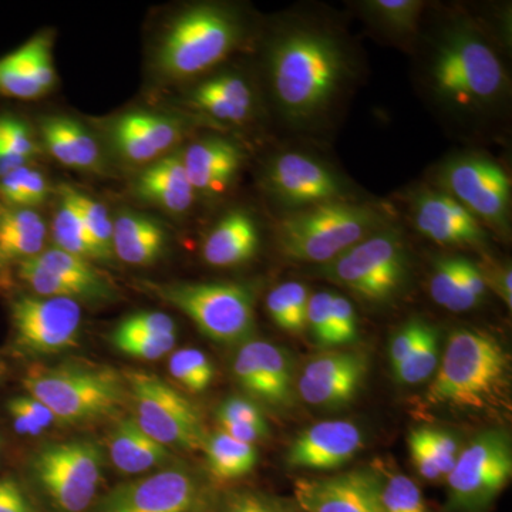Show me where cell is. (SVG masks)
Returning <instances> with one entry per match:
<instances>
[{"mask_svg": "<svg viewBox=\"0 0 512 512\" xmlns=\"http://www.w3.org/2000/svg\"><path fill=\"white\" fill-rule=\"evenodd\" d=\"M424 393V406L451 412L510 416L511 356L493 333L457 329Z\"/></svg>", "mask_w": 512, "mask_h": 512, "instance_id": "cell-1", "label": "cell"}, {"mask_svg": "<svg viewBox=\"0 0 512 512\" xmlns=\"http://www.w3.org/2000/svg\"><path fill=\"white\" fill-rule=\"evenodd\" d=\"M272 92L291 121H306L328 109L346 76L339 43L316 30H292L269 53Z\"/></svg>", "mask_w": 512, "mask_h": 512, "instance_id": "cell-2", "label": "cell"}, {"mask_svg": "<svg viewBox=\"0 0 512 512\" xmlns=\"http://www.w3.org/2000/svg\"><path fill=\"white\" fill-rule=\"evenodd\" d=\"M22 386L29 396L45 404L59 424L106 419L128 400L124 375L113 367L90 363L30 367Z\"/></svg>", "mask_w": 512, "mask_h": 512, "instance_id": "cell-3", "label": "cell"}, {"mask_svg": "<svg viewBox=\"0 0 512 512\" xmlns=\"http://www.w3.org/2000/svg\"><path fill=\"white\" fill-rule=\"evenodd\" d=\"M383 221L382 212L370 205L329 202L288 215L276 237L286 258L322 266L382 229Z\"/></svg>", "mask_w": 512, "mask_h": 512, "instance_id": "cell-4", "label": "cell"}, {"mask_svg": "<svg viewBox=\"0 0 512 512\" xmlns=\"http://www.w3.org/2000/svg\"><path fill=\"white\" fill-rule=\"evenodd\" d=\"M431 86L458 109L493 104L507 89V73L493 47L476 30L457 26L441 39L431 64Z\"/></svg>", "mask_w": 512, "mask_h": 512, "instance_id": "cell-5", "label": "cell"}, {"mask_svg": "<svg viewBox=\"0 0 512 512\" xmlns=\"http://www.w3.org/2000/svg\"><path fill=\"white\" fill-rule=\"evenodd\" d=\"M234 13L215 5L185 10L164 33L156 52L158 76L171 82L208 72L227 59L241 40Z\"/></svg>", "mask_w": 512, "mask_h": 512, "instance_id": "cell-6", "label": "cell"}, {"mask_svg": "<svg viewBox=\"0 0 512 512\" xmlns=\"http://www.w3.org/2000/svg\"><path fill=\"white\" fill-rule=\"evenodd\" d=\"M144 289L187 315L212 342L241 346L251 340L255 309L254 295L248 286L222 282H146Z\"/></svg>", "mask_w": 512, "mask_h": 512, "instance_id": "cell-7", "label": "cell"}, {"mask_svg": "<svg viewBox=\"0 0 512 512\" xmlns=\"http://www.w3.org/2000/svg\"><path fill=\"white\" fill-rule=\"evenodd\" d=\"M103 450L87 440L46 444L30 461V473L52 512H89L100 497Z\"/></svg>", "mask_w": 512, "mask_h": 512, "instance_id": "cell-8", "label": "cell"}, {"mask_svg": "<svg viewBox=\"0 0 512 512\" xmlns=\"http://www.w3.org/2000/svg\"><path fill=\"white\" fill-rule=\"evenodd\" d=\"M220 495L194 468L171 464L116 485L89 512H214Z\"/></svg>", "mask_w": 512, "mask_h": 512, "instance_id": "cell-9", "label": "cell"}, {"mask_svg": "<svg viewBox=\"0 0 512 512\" xmlns=\"http://www.w3.org/2000/svg\"><path fill=\"white\" fill-rule=\"evenodd\" d=\"M128 400L133 419L158 443L181 450H202L208 433L198 407L188 397L146 370H127Z\"/></svg>", "mask_w": 512, "mask_h": 512, "instance_id": "cell-10", "label": "cell"}, {"mask_svg": "<svg viewBox=\"0 0 512 512\" xmlns=\"http://www.w3.org/2000/svg\"><path fill=\"white\" fill-rule=\"evenodd\" d=\"M407 251L396 229H379L357 242L329 264L320 266L325 278L369 302L390 301L407 276Z\"/></svg>", "mask_w": 512, "mask_h": 512, "instance_id": "cell-11", "label": "cell"}, {"mask_svg": "<svg viewBox=\"0 0 512 512\" xmlns=\"http://www.w3.org/2000/svg\"><path fill=\"white\" fill-rule=\"evenodd\" d=\"M512 476V444L504 429L481 431L458 454L446 477L447 512H484Z\"/></svg>", "mask_w": 512, "mask_h": 512, "instance_id": "cell-12", "label": "cell"}, {"mask_svg": "<svg viewBox=\"0 0 512 512\" xmlns=\"http://www.w3.org/2000/svg\"><path fill=\"white\" fill-rule=\"evenodd\" d=\"M10 319L22 355H59L79 345L83 312L74 299L22 295L10 303Z\"/></svg>", "mask_w": 512, "mask_h": 512, "instance_id": "cell-13", "label": "cell"}, {"mask_svg": "<svg viewBox=\"0 0 512 512\" xmlns=\"http://www.w3.org/2000/svg\"><path fill=\"white\" fill-rule=\"evenodd\" d=\"M440 181L443 191L478 221L507 228L511 181L500 165L480 156L454 158L441 171Z\"/></svg>", "mask_w": 512, "mask_h": 512, "instance_id": "cell-14", "label": "cell"}, {"mask_svg": "<svg viewBox=\"0 0 512 512\" xmlns=\"http://www.w3.org/2000/svg\"><path fill=\"white\" fill-rule=\"evenodd\" d=\"M232 373L252 399L291 409L296 403V376L292 356L282 346L265 340H248L239 346Z\"/></svg>", "mask_w": 512, "mask_h": 512, "instance_id": "cell-15", "label": "cell"}, {"mask_svg": "<svg viewBox=\"0 0 512 512\" xmlns=\"http://www.w3.org/2000/svg\"><path fill=\"white\" fill-rule=\"evenodd\" d=\"M184 119L151 111H128L111 121V146L131 164H151L168 154L187 136Z\"/></svg>", "mask_w": 512, "mask_h": 512, "instance_id": "cell-16", "label": "cell"}, {"mask_svg": "<svg viewBox=\"0 0 512 512\" xmlns=\"http://www.w3.org/2000/svg\"><path fill=\"white\" fill-rule=\"evenodd\" d=\"M293 495L303 512H380L379 477L373 467L298 478Z\"/></svg>", "mask_w": 512, "mask_h": 512, "instance_id": "cell-17", "label": "cell"}, {"mask_svg": "<svg viewBox=\"0 0 512 512\" xmlns=\"http://www.w3.org/2000/svg\"><path fill=\"white\" fill-rule=\"evenodd\" d=\"M268 188L282 204L311 208L343 201V187L332 170L302 153H285L269 165Z\"/></svg>", "mask_w": 512, "mask_h": 512, "instance_id": "cell-18", "label": "cell"}, {"mask_svg": "<svg viewBox=\"0 0 512 512\" xmlns=\"http://www.w3.org/2000/svg\"><path fill=\"white\" fill-rule=\"evenodd\" d=\"M363 444L362 430L352 421H320L295 437L286 451V463L305 470H338L355 458Z\"/></svg>", "mask_w": 512, "mask_h": 512, "instance_id": "cell-19", "label": "cell"}, {"mask_svg": "<svg viewBox=\"0 0 512 512\" xmlns=\"http://www.w3.org/2000/svg\"><path fill=\"white\" fill-rule=\"evenodd\" d=\"M413 221L421 235L446 247H478L487 241L481 222L444 191L417 195Z\"/></svg>", "mask_w": 512, "mask_h": 512, "instance_id": "cell-20", "label": "cell"}, {"mask_svg": "<svg viewBox=\"0 0 512 512\" xmlns=\"http://www.w3.org/2000/svg\"><path fill=\"white\" fill-rule=\"evenodd\" d=\"M52 37L40 33L15 52L0 57V96L39 100L55 89Z\"/></svg>", "mask_w": 512, "mask_h": 512, "instance_id": "cell-21", "label": "cell"}, {"mask_svg": "<svg viewBox=\"0 0 512 512\" xmlns=\"http://www.w3.org/2000/svg\"><path fill=\"white\" fill-rule=\"evenodd\" d=\"M183 161L195 192L222 194L242 165L241 148L225 138L208 137L185 148Z\"/></svg>", "mask_w": 512, "mask_h": 512, "instance_id": "cell-22", "label": "cell"}, {"mask_svg": "<svg viewBox=\"0 0 512 512\" xmlns=\"http://www.w3.org/2000/svg\"><path fill=\"white\" fill-rule=\"evenodd\" d=\"M133 190L141 201L175 215L190 210L197 194L177 151L148 164L137 175Z\"/></svg>", "mask_w": 512, "mask_h": 512, "instance_id": "cell-23", "label": "cell"}, {"mask_svg": "<svg viewBox=\"0 0 512 512\" xmlns=\"http://www.w3.org/2000/svg\"><path fill=\"white\" fill-rule=\"evenodd\" d=\"M188 103L221 123L242 124L254 113L251 86L234 73L204 80L188 94Z\"/></svg>", "mask_w": 512, "mask_h": 512, "instance_id": "cell-24", "label": "cell"}, {"mask_svg": "<svg viewBox=\"0 0 512 512\" xmlns=\"http://www.w3.org/2000/svg\"><path fill=\"white\" fill-rule=\"evenodd\" d=\"M259 249V231L248 212L237 210L222 217L202 245L208 265L231 268L251 261Z\"/></svg>", "mask_w": 512, "mask_h": 512, "instance_id": "cell-25", "label": "cell"}, {"mask_svg": "<svg viewBox=\"0 0 512 512\" xmlns=\"http://www.w3.org/2000/svg\"><path fill=\"white\" fill-rule=\"evenodd\" d=\"M40 131L50 154L64 167L84 173L103 170L99 144L79 121L64 116L45 117Z\"/></svg>", "mask_w": 512, "mask_h": 512, "instance_id": "cell-26", "label": "cell"}, {"mask_svg": "<svg viewBox=\"0 0 512 512\" xmlns=\"http://www.w3.org/2000/svg\"><path fill=\"white\" fill-rule=\"evenodd\" d=\"M109 457L114 468L127 476L150 473L173 461L170 448L148 436L133 417L119 421L111 431Z\"/></svg>", "mask_w": 512, "mask_h": 512, "instance_id": "cell-27", "label": "cell"}, {"mask_svg": "<svg viewBox=\"0 0 512 512\" xmlns=\"http://www.w3.org/2000/svg\"><path fill=\"white\" fill-rule=\"evenodd\" d=\"M167 247V232L158 221L136 212L113 218V254L134 266L154 264Z\"/></svg>", "mask_w": 512, "mask_h": 512, "instance_id": "cell-28", "label": "cell"}, {"mask_svg": "<svg viewBox=\"0 0 512 512\" xmlns=\"http://www.w3.org/2000/svg\"><path fill=\"white\" fill-rule=\"evenodd\" d=\"M32 259L66 282L79 301L106 302L116 298V289L109 278L89 259L55 247L46 248Z\"/></svg>", "mask_w": 512, "mask_h": 512, "instance_id": "cell-29", "label": "cell"}, {"mask_svg": "<svg viewBox=\"0 0 512 512\" xmlns=\"http://www.w3.org/2000/svg\"><path fill=\"white\" fill-rule=\"evenodd\" d=\"M46 237V222L39 212L0 204V255L6 265L42 254Z\"/></svg>", "mask_w": 512, "mask_h": 512, "instance_id": "cell-30", "label": "cell"}, {"mask_svg": "<svg viewBox=\"0 0 512 512\" xmlns=\"http://www.w3.org/2000/svg\"><path fill=\"white\" fill-rule=\"evenodd\" d=\"M202 451L207 458L208 473L218 483H229L249 476L259 460L255 444L234 439L224 431L208 436Z\"/></svg>", "mask_w": 512, "mask_h": 512, "instance_id": "cell-31", "label": "cell"}, {"mask_svg": "<svg viewBox=\"0 0 512 512\" xmlns=\"http://www.w3.org/2000/svg\"><path fill=\"white\" fill-rule=\"evenodd\" d=\"M430 295L441 308L466 312L481 301L471 292L466 276V258L446 256L437 259L430 278Z\"/></svg>", "mask_w": 512, "mask_h": 512, "instance_id": "cell-32", "label": "cell"}, {"mask_svg": "<svg viewBox=\"0 0 512 512\" xmlns=\"http://www.w3.org/2000/svg\"><path fill=\"white\" fill-rule=\"evenodd\" d=\"M59 204H57L55 217H53L52 237L55 248L62 249L69 254L82 256L89 261L103 262L100 252L93 244L89 232L84 227L82 217L76 205L70 200L69 194L64 190L63 184L57 187Z\"/></svg>", "mask_w": 512, "mask_h": 512, "instance_id": "cell-33", "label": "cell"}, {"mask_svg": "<svg viewBox=\"0 0 512 512\" xmlns=\"http://www.w3.org/2000/svg\"><path fill=\"white\" fill-rule=\"evenodd\" d=\"M366 373H355L330 379H296V393L303 402L322 409H339L353 402L365 382Z\"/></svg>", "mask_w": 512, "mask_h": 512, "instance_id": "cell-34", "label": "cell"}, {"mask_svg": "<svg viewBox=\"0 0 512 512\" xmlns=\"http://www.w3.org/2000/svg\"><path fill=\"white\" fill-rule=\"evenodd\" d=\"M380 512H430L419 485L392 467L377 463Z\"/></svg>", "mask_w": 512, "mask_h": 512, "instance_id": "cell-35", "label": "cell"}, {"mask_svg": "<svg viewBox=\"0 0 512 512\" xmlns=\"http://www.w3.org/2000/svg\"><path fill=\"white\" fill-rule=\"evenodd\" d=\"M309 298L308 288L301 282H285L269 292L266 309L278 328L299 335L306 329Z\"/></svg>", "mask_w": 512, "mask_h": 512, "instance_id": "cell-36", "label": "cell"}, {"mask_svg": "<svg viewBox=\"0 0 512 512\" xmlns=\"http://www.w3.org/2000/svg\"><path fill=\"white\" fill-rule=\"evenodd\" d=\"M47 194L45 175L30 164L0 178V204L6 207L35 210L46 201Z\"/></svg>", "mask_w": 512, "mask_h": 512, "instance_id": "cell-37", "label": "cell"}, {"mask_svg": "<svg viewBox=\"0 0 512 512\" xmlns=\"http://www.w3.org/2000/svg\"><path fill=\"white\" fill-rule=\"evenodd\" d=\"M64 190L69 194L70 200L76 205L80 217L84 222L93 244L100 252L103 262H110L114 258L113 254V218L109 210L94 200L90 195L77 190L73 185L63 184Z\"/></svg>", "mask_w": 512, "mask_h": 512, "instance_id": "cell-38", "label": "cell"}, {"mask_svg": "<svg viewBox=\"0 0 512 512\" xmlns=\"http://www.w3.org/2000/svg\"><path fill=\"white\" fill-rule=\"evenodd\" d=\"M440 336L436 328L429 325L410 355L394 367L393 375L397 383L404 386H417L430 380L440 363Z\"/></svg>", "mask_w": 512, "mask_h": 512, "instance_id": "cell-39", "label": "cell"}, {"mask_svg": "<svg viewBox=\"0 0 512 512\" xmlns=\"http://www.w3.org/2000/svg\"><path fill=\"white\" fill-rule=\"evenodd\" d=\"M168 372L191 393H202L215 379V366L200 349L184 348L171 353Z\"/></svg>", "mask_w": 512, "mask_h": 512, "instance_id": "cell-40", "label": "cell"}, {"mask_svg": "<svg viewBox=\"0 0 512 512\" xmlns=\"http://www.w3.org/2000/svg\"><path fill=\"white\" fill-rule=\"evenodd\" d=\"M423 6L419 0H372L366 3L372 18L400 35L416 30Z\"/></svg>", "mask_w": 512, "mask_h": 512, "instance_id": "cell-41", "label": "cell"}, {"mask_svg": "<svg viewBox=\"0 0 512 512\" xmlns=\"http://www.w3.org/2000/svg\"><path fill=\"white\" fill-rule=\"evenodd\" d=\"M178 335H151L113 330L110 340L114 348L124 355L143 360H158L173 353Z\"/></svg>", "mask_w": 512, "mask_h": 512, "instance_id": "cell-42", "label": "cell"}, {"mask_svg": "<svg viewBox=\"0 0 512 512\" xmlns=\"http://www.w3.org/2000/svg\"><path fill=\"white\" fill-rule=\"evenodd\" d=\"M8 412L13 427L22 436H40L50 427L59 424L45 404L29 394L9 400Z\"/></svg>", "mask_w": 512, "mask_h": 512, "instance_id": "cell-43", "label": "cell"}, {"mask_svg": "<svg viewBox=\"0 0 512 512\" xmlns=\"http://www.w3.org/2000/svg\"><path fill=\"white\" fill-rule=\"evenodd\" d=\"M214 512H293L291 505L259 491L221 493Z\"/></svg>", "mask_w": 512, "mask_h": 512, "instance_id": "cell-44", "label": "cell"}, {"mask_svg": "<svg viewBox=\"0 0 512 512\" xmlns=\"http://www.w3.org/2000/svg\"><path fill=\"white\" fill-rule=\"evenodd\" d=\"M0 153L32 161L40 148L30 128L13 116H0Z\"/></svg>", "mask_w": 512, "mask_h": 512, "instance_id": "cell-45", "label": "cell"}, {"mask_svg": "<svg viewBox=\"0 0 512 512\" xmlns=\"http://www.w3.org/2000/svg\"><path fill=\"white\" fill-rule=\"evenodd\" d=\"M333 292L320 291L309 298L306 329L311 330L315 342L322 348H332Z\"/></svg>", "mask_w": 512, "mask_h": 512, "instance_id": "cell-46", "label": "cell"}, {"mask_svg": "<svg viewBox=\"0 0 512 512\" xmlns=\"http://www.w3.org/2000/svg\"><path fill=\"white\" fill-rule=\"evenodd\" d=\"M421 437L426 441L431 453L439 464L444 480L456 464L458 454L461 448L458 441L450 431L437 429V427L423 426L419 427Z\"/></svg>", "mask_w": 512, "mask_h": 512, "instance_id": "cell-47", "label": "cell"}, {"mask_svg": "<svg viewBox=\"0 0 512 512\" xmlns=\"http://www.w3.org/2000/svg\"><path fill=\"white\" fill-rule=\"evenodd\" d=\"M357 339L355 308L348 298L333 293L332 298V348L350 345Z\"/></svg>", "mask_w": 512, "mask_h": 512, "instance_id": "cell-48", "label": "cell"}, {"mask_svg": "<svg viewBox=\"0 0 512 512\" xmlns=\"http://www.w3.org/2000/svg\"><path fill=\"white\" fill-rule=\"evenodd\" d=\"M114 330L126 333H151V335H177V323L167 313L146 311L134 313L121 320Z\"/></svg>", "mask_w": 512, "mask_h": 512, "instance_id": "cell-49", "label": "cell"}, {"mask_svg": "<svg viewBox=\"0 0 512 512\" xmlns=\"http://www.w3.org/2000/svg\"><path fill=\"white\" fill-rule=\"evenodd\" d=\"M218 423H242L252 424V426L269 427L265 420L264 413L256 406L252 400L244 397H229L217 412Z\"/></svg>", "mask_w": 512, "mask_h": 512, "instance_id": "cell-50", "label": "cell"}, {"mask_svg": "<svg viewBox=\"0 0 512 512\" xmlns=\"http://www.w3.org/2000/svg\"><path fill=\"white\" fill-rule=\"evenodd\" d=\"M427 326H429V323L424 322V320L413 319L403 325L399 332L393 336L389 346V360L392 369L399 366L416 348Z\"/></svg>", "mask_w": 512, "mask_h": 512, "instance_id": "cell-51", "label": "cell"}, {"mask_svg": "<svg viewBox=\"0 0 512 512\" xmlns=\"http://www.w3.org/2000/svg\"><path fill=\"white\" fill-rule=\"evenodd\" d=\"M0 512H40L15 478H0Z\"/></svg>", "mask_w": 512, "mask_h": 512, "instance_id": "cell-52", "label": "cell"}, {"mask_svg": "<svg viewBox=\"0 0 512 512\" xmlns=\"http://www.w3.org/2000/svg\"><path fill=\"white\" fill-rule=\"evenodd\" d=\"M483 271V269H481ZM484 275L485 284L488 289H494L498 293L501 299H503L505 305L511 309L512 306V271L510 266H501V268H495L490 275Z\"/></svg>", "mask_w": 512, "mask_h": 512, "instance_id": "cell-53", "label": "cell"}, {"mask_svg": "<svg viewBox=\"0 0 512 512\" xmlns=\"http://www.w3.org/2000/svg\"><path fill=\"white\" fill-rule=\"evenodd\" d=\"M6 375V365L2 359H0V383H2L3 377Z\"/></svg>", "mask_w": 512, "mask_h": 512, "instance_id": "cell-54", "label": "cell"}, {"mask_svg": "<svg viewBox=\"0 0 512 512\" xmlns=\"http://www.w3.org/2000/svg\"><path fill=\"white\" fill-rule=\"evenodd\" d=\"M6 268L5 262H3L2 255H0V274H2L3 269Z\"/></svg>", "mask_w": 512, "mask_h": 512, "instance_id": "cell-55", "label": "cell"}, {"mask_svg": "<svg viewBox=\"0 0 512 512\" xmlns=\"http://www.w3.org/2000/svg\"><path fill=\"white\" fill-rule=\"evenodd\" d=\"M0 446H2V439H0Z\"/></svg>", "mask_w": 512, "mask_h": 512, "instance_id": "cell-56", "label": "cell"}]
</instances>
